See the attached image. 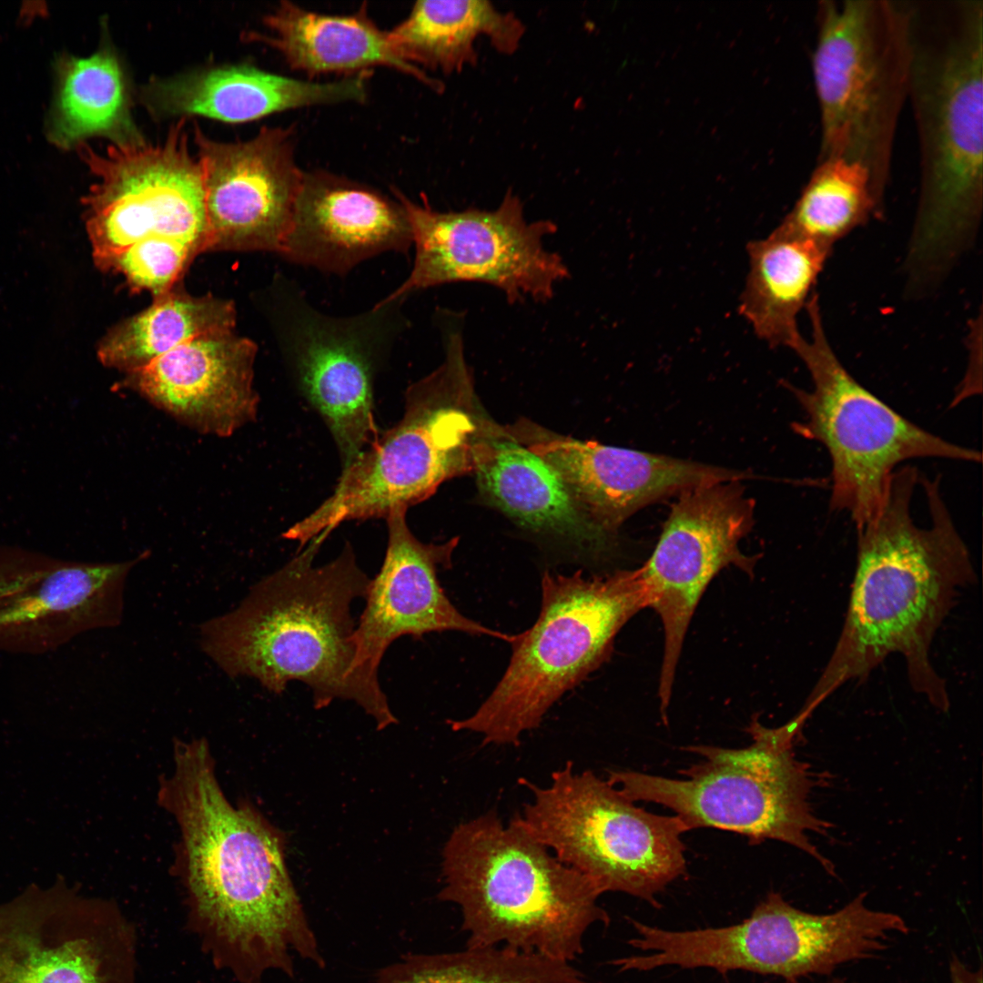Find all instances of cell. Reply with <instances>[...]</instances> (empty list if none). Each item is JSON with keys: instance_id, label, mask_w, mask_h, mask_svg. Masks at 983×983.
<instances>
[{"instance_id": "6da1fadb", "label": "cell", "mask_w": 983, "mask_h": 983, "mask_svg": "<svg viewBox=\"0 0 983 983\" xmlns=\"http://www.w3.org/2000/svg\"><path fill=\"white\" fill-rule=\"evenodd\" d=\"M163 806L181 835L186 928L212 965L238 983L296 974L295 958L326 967L285 862L282 835L252 806H233L205 739L175 745Z\"/></svg>"}, {"instance_id": "7a4b0ae2", "label": "cell", "mask_w": 983, "mask_h": 983, "mask_svg": "<svg viewBox=\"0 0 983 983\" xmlns=\"http://www.w3.org/2000/svg\"><path fill=\"white\" fill-rule=\"evenodd\" d=\"M856 531L845 623L803 707L813 713L843 684L866 677L898 654L912 688L948 711L946 683L929 650L959 590L974 583L976 573L939 480L919 479L915 467L895 471L881 510Z\"/></svg>"}, {"instance_id": "3957f363", "label": "cell", "mask_w": 983, "mask_h": 983, "mask_svg": "<svg viewBox=\"0 0 983 983\" xmlns=\"http://www.w3.org/2000/svg\"><path fill=\"white\" fill-rule=\"evenodd\" d=\"M920 187L907 276L938 283L973 239L983 202V1H908Z\"/></svg>"}, {"instance_id": "277c9868", "label": "cell", "mask_w": 983, "mask_h": 983, "mask_svg": "<svg viewBox=\"0 0 983 983\" xmlns=\"http://www.w3.org/2000/svg\"><path fill=\"white\" fill-rule=\"evenodd\" d=\"M328 535L255 583L235 609L201 624L199 644L232 679L254 678L277 694L300 681L316 709L336 699L352 701L382 730L398 722L387 696L367 690L353 674L350 606L365 598L370 579L350 543L335 560L314 565Z\"/></svg>"}, {"instance_id": "5b68a950", "label": "cell", "mask_w": 983, "mask_h": 983, "mask_svg": "<svg viewBox=\"0 0 983 983\" xmlns=\"http://www.w3.org/2000/svg\"><path fill=\"white\" fill-rule=\"evenodd\" d=\"M441 901L460 907L466 947H503L572 963L590 928L609 925L602 895L561 862L519 815L495 811L461 823L442 851Z\"/></svg>"}, {"instance_id": "8992f818", "label": "cell", "mask_w": 983, "mask_h": 983, "mask_svg": "<svg viewBox=\"0 0 983 983\" xmlns=\"http://www.w3.org/2000/svg\"><path fill=\"white\" fill-rule=\"evenodd\" d=\"M809 715L803 711L781 726L758 720L747 727L753 743L743 748L693 745L701 761L681 770L683 779L635 771H610L607 781L633 802L664 806L688 831L714 827L745 836L751 844L773 839L814 857L830 875L832 862L810 840L827 836L829 822L818 817L811 795L824 778L796 756V739Z\"/></svg>"}, {"instance_id": "52a82bcc", "label": "cell", "mask_w": 983, "mask_h": 983, "mask_svg": "<svg viewBox=\"0 0 983 983\" xmlns=\"http://www.w3.org/2000/svg\"><path fill=\"white\" fill-rule=\"evenodd\" d=\"M541 585L536 622L511 643L509 664L488 698L471 715L450 722L453 731L518 745L564 693L609 659L619 631L648 607L639 568L593 577L546 571Z\"/></svg>"}, {"instance_id": "ba28073f", "label": "cell", "mask_w": 983, "mask_h": 983, "mask_svg": "<svg viewBox=\"0 0 983 983\" xmlns=\"http://www.w3.org/2000/svg\"><path fill=\"white\" fill-rule=\"evenodd\" d=\"M440 327L442 364L409 387L401 420L343 467L333 493L284 538L301 548L341 522L386 518L393 508L408 509L472 470L479 429L461 401L471 386L462 336L451 321Z\"/></svg>"}, {"instance_id": "9c48e42d", "label": "cell", "mask_w": 983, "mask_h": 983, "mask_svg": "<svg viewBox=\"0 0 983 983\" xmlns=\"http://www.w3.org/2000/svg\"><path fill=\"white\" fill-rule=\"evenodd\" d=\"M816 22L812 71L821 128L817 161L859 163L883 200L908 95L907 1L821 0Z\"/></svg>"}, {"instance_id": "30bf717a", "label": "cell", "mask_w": 983, "mask_h": 983, "mask_svg": "<svg viewBox=\"0 0 983 983\" xmlns=\"http://www.w3.org/2000/svg\"><path fill=\"white\" fill-rule=\"evenodd\" d=\"M812 336L790 348L812 380L806 390L787 382L806 417L794 431L821 443L831 462L830 509L858 528L881 510L896 467L917 458L980 462L981 453L935 435L863 387L840 362L825 333L818 298L806 304Z\"/></svg>"}, {"instance_id": "8fae6325", "label": "cell", "mask_w": 983, "mask_h": 983, "mask_svg": "<svg viewBox=\"0 0 983 983\" xmlns=\"http://www.w3.org/2000/svg\"><path fill=\"white\" fill-rule=\"evenodd\" d=\"M521 783L532 794L521 820L563 864L589 878L601 894L622 892L655 907L656 896L686 872L677 816L634 805L593 771L573 765L552 774L551 783Z\"/></svg>"}, {"instance_id": "7c38bea8", "label": "cell", "mask_w": 983, "mask_h": 983, "mask_svg": "<svg viewBox=\"0 0 983 983\" xmlns=\"http://www.w3.org/2000/svg\"><path fill=\"white\" fill-rule=\"evenodd\" d=\"M186 118L167 137L111 144L99 153L86 143L80 157L96 177L82 199L95 265L99 269L128 247L167 238L208 251L203 170L189 152Z\"/></svg>"}, {"instance_id": "4fadbf2b", "label": "cell", "mask_w": 983, "mask_h": 983, "mask_svg": "<svg viewBox=\"0 0 983 983\" xmlns=\"http://www.w3.org/2000/svg\"><path fill=\"white\" fill-rule=\"evenodd\" d=\"M866 898L863 892L837 911L812 914L772 891L740 923L677 931L674 958L680 968L745 970L786 981L829 975L886 949L895 933L909 931L901 916L874 910Z\"/></svg>"}, {"instance_id": "5bb4252c", "label": "cell", "mask_w": 983, "mask_h": 983, "mask_svg": "<svg viewBox=\"0 0 983 983\" xmlns=\"http://www.w3.org/2000/svg\"><path fill=\"white\" fill-rule=\"evenodd\" d=\"M409 221L414 261L407 279L384 300L454 282H481L501 289L509 302L546 301L569 276L562 257L543 247L555 232L549 220L528 222L511 190L493 210L441 212L392 188Z\"/></svg>"}, {"instance_id": "9a60e30c", "label": "cell", "mask_w": 983, "mask_h": 983, "mask_svg": "<svg viewBox=\"0 0 983 983\" xmlns=\"http://www.w3.org/2000/svg\"><path fill=\"white\" fill-rule=\"evenodd\" d=\"M281 342L299 386L318 410L343 467L377 438L373 379L378 364L408 328L402 300L334 317L318 310L292 280L281 289Z\"/></svg>"}, {"instance_id": "2e32d148", "label": "cell", "mask_w": 983, "mask_h": 983, "mask_svg": "<svg viewBox=\"0 0 983 983\" xmlns=\"http://www.w3.org/2000/svg\"><path fill=\"white\" fill-rule=\"evenodd\" d=\"M136 926L58 883L0 903V983H137Z\"/></svg>"}, {"instance_id": "e0dca14e", "label": "cell", "mask_w": 983, "mask_h": 983, "mask_svg": "<svg viewBox=\"0 0 983 983\" xmlns=\"http://www.w3.org/2000/svg\"><path fill=\"white\" fill-rule=\"evenodd\" d=\"M755 502L741 481L697 485L677 494L659 540L641 566L648 607L659 615L664 646L658 694L664 723L684 640L694 610L712 579L735 566L753 575L757 557L740 541L754 525Z\"/></svg>"}, {"instance_id": "ac0fdd59", "label": "cell", "mask_w": 983, "mask_h": 983, "mask_svg": "<svg viewBox=\"0 0 983 983\" xmlns=\"http://www.w3.org/2000/svg\"><path fill=\"white\" fill-rule=\"evenodd\" d=\"M149 553L86 562L0 546V651L45 654L86 632L117 626L127 575Z\"/></svg>"}, {"instance_id": "d6986e66", "label": "cell", "mask_w": 983, "mask_h": 983, "mask_svg": "<svg viewBox=\"0 0 983 983\" xmlns=\"http://www.w3.org/2000/svg\"><path fill=\"white\" fill-rule=\"evenodd\" d=\"M205 187L208 251L280 254L303 172L291 129L262 127L247 141L224 143L195 125Z\"/></svg>"}, {"instance_id": "ffe728a7", "label": "cell", "mask_w": 983, "mask_h": 983, "mask_svg": "<svg viewBox=\"0 0 983 983\" xmlns=\"http://www.w3.org/2000/svg\"><path fill=\"white\" fill-rule=\"evenodd\" d=\"M406 512V507H395L386 516L389 537L385 558L370 580L366 605L353 633V674L376 694H383L378 678L381 658L400 636L420 639L433 632L458 631L509 644L516 636L471 620L452 604L437 573L440 566H451L457 540L442 544L420 542L407 524Z\"/></svg>"}, {"instance_id": "44dd1931", "label": "cell", "mask_w": 983, "mask_h": 983, "mask_svg": "<svg viewBox=\"0 0 983 983\" xmlns=\"http://www.w3.org/2000/svg\"><path fill=\"white\" fill-rule=\"evenodd\" d=\"M257 351L234 330L205 334L126 373L116 389L137 393L201 433L228 437L257 416Z\"/></svg>"}, {"instance_id": "7402d4cb", "label": "cell", "mask_w": 983, "mask_h": 983, "mask_svg": "<svg viewBox=\"0 0 983 983\" xmlns=\"http://www.w3.org/2000/svg\"><path fill=\"white\" fill-rule=\"evenodd\" d=\"M536 437L525 446L555 469L584 512L614 537L626 519L654 502L701 484L753 477L748 471L596 441Z\"/></svg>"}, {"instance_id": "603a6c76", "label": "cell", "mask_w": 983, "mask_h": 983, "mask_svg": "<svg viewBox=\"0 0 983 983\" xmlns=\"http://www.w3.org/2000/svg\"><path fill=\"white\" fill-rule=\"evenodd\" d=\"M412 246L403 208L333 174L304 173L281 255L298 265L344 275L360 262Z\"/></svg>"}, {"instance_id": "cb8c5ba5", "label": "cell", "mask_w": 983, "mask_h": 983, "mask_svg": "<svg viewBox=\"0 0 983 983\" xmlns=\"http://www.w3.org/2000/svg\"><path fill=\"white\" fill-rule=\"evenodd\" d=\"M370 71L342 80L318 83L263 71L250 65H227L152 77L140 98L157 118L204 117L244 123L303 106L363 102Z\"/></svg>"}, {"instance_id": "d4e9b609", "label": "cell", "mask_w": 983, "mask_h": 983, "mask_svg": "<svg viewBox=\"0 0 983 983\" xmlns=\"http://www.w3.org/2000/svg\"><path fill=\"white\" fill-rule=\"evenodd\" d=\"M472 470L487 498L526 528L597 551L615 541L584 512L555 469L512 438L479 431Z\"/></svg>"}, {"instance_id": "484cf974", "label": "cell", "mask_w": 983, "mask_h": 983, "mask_svg": "<svg viewBox=\"0 0 983 983\" xmlns=\"http://www.w3.org/2000/svg\"><path fill=\"white\" fill-rule=\"evenodd\" d=\"M269 35L248 33V40L279 51L292 69L310 76L331 72L358 74L382 66L411 76L440 91V81L403 60L392 48L388 32L368 16L366 7L350 15H330L305 10L282 1L263 18Z\"/></svg>"}, {"instance_id": "4316f807", "label": "cell", "mask_w": 983, "mask_h": 983, "mask_svg": "<svg viewBox=\"0 0 983 983\" xmlns=\"http://www.w3.org/2000/svg\"><path fill=\"white\" fill-rule=\"evenodd\" d=\"M56 86L47 120L49 139L76 148L94 137L111 144L144 139L134 122L128 80L108 44L86 57L63 54L55 64Z\"/></svg>"}, {"instance_id": "83f0119b", "label": "cell", "mask_w": 983, "mask_h": 983, "mask_svg": "<svg viewBox=\"0 0 983 983\" xmlns=\"http://www.w3.org/2000/svg\"><path fill=\"white\" fill-rule=\"evenodd\" d=\"M832 248L778 226L747 245L749 273L739 312L770 346L791 348L800 337L797 315Z\"/></svg>"}, {"instance_id": "f1b7e54d", "label": "cell", "mask_w": 983, "mask_h": 983, "mask_svg": "<svg viewBox=\"0 0 983 983\" xmlns=\"http://www.w3.org/2000/svg\"><path fill=\"white\" fill-rule=\"evenodd\" d=\"M523 24L489 1H418L409 16L388 32L394 51L406 62L450 74L474 65L478 37H489L503 54L517 50Z\"/></svg>"}, {"instance_id": "f546056e", "label": "cell", "mask_w": 983, "mask_h": 983, "mask_svg": "<svg viewBox=\"0 0 983 983\" xmlns=\"http://www.w3.org/2000/svg\"><path fill=\"white\" fill-rule=\"evenodd\" d=\"M236 320L232 300L193 296L179 284L110 328L97 345V358L107 368L129 373L196 337L234 330Z\"/></svg>"}, {"instance_id": "4dcf8cb0", "label": "cell", "mask_w": 983, "mask_h": 983, "mask_svg": "<svg viewBox=\"0 0 983 983\" xmlns=\"http://www.w3.org/2000/svg\"><path fill=\"white\" fill-rule=\"evenodd\" d=\"M882 203L865 167L842 158L820 160L779 226L833 248L879 213Z\"/></svg>"}, {"instance_id": "1f68e13d", "label": "cell", "mask_w": 983, "mask_h": 983, "mask_svg": "<svg viewBox=\"0 0 983 983\" xmlns=\"http://www.w3.org/2000/svg\"><path fill=\"white\" fill-rule=\"evenodd\" d=\"M198 255L178 241L152 238L122 250L99 269L123 277L131 291H148L156 298L180 284Z\"/></svg>"}, {"instance_id": "d6a6232c", "label": "cell", "mask_w": 983, "mask_h": 983, "mask_svg": "<svg viewBox=\"0 0 983 983\" xmlns=\"http://www.w3.org/2000/svg\"><path fill=\"white\" fill-rule=\"evenodd\" d=\"M949 972L951 983H983L981 968L971 970L954 955L949 962Z\"/></svg>"}, {"instance_id": "836d02e7", "label": "cell", "mask_w": 983, "mask_h": 983, "mask_svg": "<svg viewBox=\"0 0 983 983\" xmlns=\"http://www.w3.org/2000/svg\"><path fill=\"white\" fill-rule=\"evenodd\" d=\"M785 983H799V982H798V980H794V981H786ZM826 983H857V982H850V981H847V980L843 979V978H835V979H832V980L827 981Z\"/></svg>"}]
</instances>
